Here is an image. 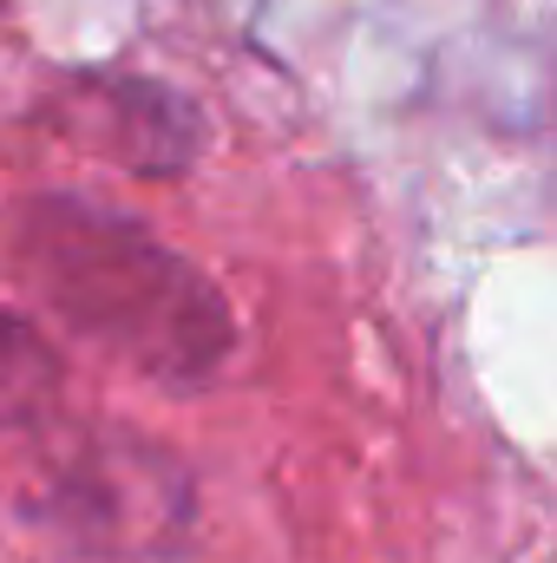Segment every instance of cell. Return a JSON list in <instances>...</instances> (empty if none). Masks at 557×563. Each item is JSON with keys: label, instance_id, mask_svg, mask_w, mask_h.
I'll return each instance as SVG.
<instances>
[{"label": "cell", "instance_id": "cell-1", "mask_svg": "<svg viewBox=\"0 0 557 563\" xmlns=\"http://www.w3.org/2000/svg\"><path fill=\"white\" fill-rule=\"evenodd\" d=\"M13 263L26 288L92 347L177 394L223 374L237 314L223 288L139 217L92 197H33L13 210Z\"/></svg>", "mask_w": 557, "mask_h": 563}, {"label": "cell", "instance_id": "cell-2", "mask_svg": "<svg viewBox=\"0 0 557 563\" xmlns=\"http://www.w3.org/2000/svg\"><path fill=\"white\" fill-rule=\"evenodd\" d=\"M26 511L86 558H171L197 531V485L144 432H79L46 459Z\"/></svg>", "mask_w": 557, "mask_h": 563}, {"label": "cell", "instance_id": "cell-3", "mask_svg": "<svg viewBox=\"0 0 557 563\" xmlns=\"http://www.w3.org/2000/svg\"><path fill=\"white\" fill-rule=\"evenodd\" d=\"M53 125L139 177H177L204 151V119L190 112V99L132 73H79L53 86Z\"/></svg>", "mask_w": 557, "mask_h": 563}, {"label": "cell", "instance_id": "cell-4", "mask_svg": "<svg viewBox=\"0 0 557 563\" xmlns=\"http://www.w3.org/2000/svg\"><path fill=\"white\" fill-rule=\"evenodd\" d=\"M59 400V347L26 321L0 308V432L40 426Z\"/></svg>", "mask_w": 557, "mask_h": 563}]
</instances>
